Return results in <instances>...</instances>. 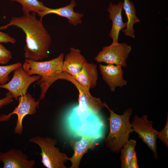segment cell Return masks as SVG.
<instances>
[{
	"instance_id": "obj_23",
	"label": "cell",
	"mask_w": 168,
	"mask_h": 168,
	"mask_svg": "<svg viewBox=\"0 0 168 168\" xmlns=\"http://www.w3.org/2000/svg\"><path fill=\"white\" fill-rule=\"evenodd\" d=\"M157 138H159L163 144L167 147H168V116L166 125L164 128L160 131L158 132L156 136Z\"/></svg>"
},
{
	"instance_id": "obj_2",
	"label": "cell",
	"mask_w": 168,
	"mask_h": 168,
	"mask_svg": "<svg viewBox=\"0 0 168 168\" xmlns=\"http://www.w3.org/2000/svg\"><path fill=\"white\" fill-rule=\"evenodd\" d=\"M99 112L82 109L77 105L69 109L64 118L65 129L74 138H86L96 141L103 137L104 122Z\"/></svg>"
},
{
	"instance_id": "obj_22",
	"label": "cell",
	"mask_w": 168,
	"mask_h": 168,
	"mask_svg": "<svg viewBox=\"0 0 168 168\" xmlns=\"http://www.w3.org/2000/svg\"><path fill=\"white\" fill-rule=\"evenodd\" d=\"M12 54L10 51L3 45L0 44V64L7 63L12 58Z\"/></svg>"
},
{
	"instance_id": "obj_12",
	"label": "cell",
	"mask_w": 168,
	"mask_h": 168,
	"mask_svg": "<svg viewBox=\"0 0 168 168\" xmlns=\"http://www.w3.org/2000/svg\"><path fill=\"white\" fill-rule=\"evenodd\" d=\"M71 77L85 90L90 92V89L95 87L97 84L98 74L97 66L86 61L80 72Z\"/></svg>"
},
{
	"instance_id": "obj_18",
	"label": "cell",
	"mask_w": 168,
	"mask_h": 168,
	"mask_svg": "<svg viewBox=\"0 0 168 168\" xmlns=\"http://www.w3.org/2000/svg\"><path fill=\"white\" fill-rule=\"evenodd\" d=\"M123 8L125 11L128 19L126 28L122 31L127 36L135 38L133 26L135 23L139 22L140 20L136 15V10L133 2L129 0H124Z\"/></svg>"
},
{
	"instance_id": "obj_19",
	"label": "cell",
	"mask_w": 168,
	"mask_h": 168,
	"mask_svg": "<svg viewBox=\"0 0 168 168\" xmlns=\"http://www.w3.org/2000/svg\"><path fill=\"white\" fill-rule=\"evenodd\" d=\"M136 141L131 139L128 141L120 149L121 155L120 159L121 168H127L129 163L135 152Z\"/></svg>"
},
{
	"instance_id": "obj_13",
	"label": "cell",
	"mask_w": 168,
	"mask_h": 168,
	"mask_svg": "<svg viewBox=\"0 0 168 168\" xmlns=\"http://www.w3.org/2000/svg\"><path fill=\"white\" fill-rule=\"evenodd\" d=\"M76 5L75 1L72 0L69 4L65 7L55 9L47 7L45 10L40 12L37 14L40 16V20H42L43 17L47 14H55L67 18L70 24L76 26L82 23L81 18L84 16L82 13L74 11L73 8Z\"/></svg>"
},
{
	"instance_id": "obj_4",
	"label": "cell",
	"mask_w": 168,
	"mask_h": 168,
	"mask_svg": "<svg viewBox=\"0 0 168 168\" xmlns=\"http://www.w3.org/2000/svg\"><path fill=\"white\" fill-rule=\"evenodd\" d=\"M105 105L110 112L108 119L110 130L105 142L113 152L118 153L128 141L130 133L134 131L129 122L133 109L128 108L123 114L119 115L111 110L105 103Z\"/></svg>"
},
{
	"instance_id": "obj_5",
	"label": "cell",
	"mask_w": 168,
	"mask_h": 168,
	"mask_svg": "<svg viewBox=\"0 0 168 168\" xmlns=\"http://www.w3.org/2000/svg\"><path fill=\"white\" fill-rule=\"evenodd\" d=\"M29 141L36 144L40 147L41 162L44 166L47 168H66L64 164L68 157L55 147L57 142L56 139L48 137L37 136L30 138Z\"/></svg>"
},
{
	"instance_id": "obj_3",
	"label": "cell",
	"mask_w": 168,
	"mask_h": 168,
	"mask_svg": "<svg viewBox=\"0 0 168 168\" xmlns=\"http://www.w3.org/2000/svg\"><path fill=\"white\" fill-rule=\"evenodd\" d=\"M64 56L61 53L54 58L44 62L25 59L22 67L26 74L30 76L37 74L41 77L38 82L41 90L39 101L44 98L47 90L54 82L63 79Z\"/></svg>"
},
{
	"instance_id": "obj_6",
	"label": "cell",
	"mask_w": 168,
	"mask_h": 168,
	"mask_svg": "<svg viewBox=\"0 0 168 168\" xmlns=\"http://www.w3.org/2000/svg\"><path fill=\"white\" fill-rule=\"evenodd\" d=\"M131 46L125 43L113 41L110 45L103 47L95 58L98 63L103 62L125 67Z\"/></svg>"
},
{
	"instance_id": "obj_9",
	"label": "cell",
	"mask_w": 168,
	"mask_h": 168,
	"mask_svg": "<svg viewBox=\"0 0 168 168\" xmlns=\"http://www.w3.org/2000/svg\"><path fill=\"white\" fill-rule=\"evenodd\" d=\"M147 118V115H145L141 118L135 115L131 126L134 131L138 134L139 138L153 152L154 156L157 160L156 136L158 131L152 128V121L148 120Z\"/></svg>"
},
{
	"instance_id": "obj_11",
	"label": "cell",
	"mask_w": 168,
	"mask_h": 168,
	"mask_svg": "<svg viewBox=\"0 0 168 168\" xmlns=\"http://www.w3.org/2000/svg\"><path fill=\"white\" fill-rule=\"evenodd\" d=\"M99 68L104 80L108 85L110 91L114 92L117 87H122L127 82L123 78L124 72L121 66L112 64H100Z\"/></svg>"
},
{
	"instance_id": "obj_24",
	"label": "cell",
	"mask_w": 168,
	"mask_h": 168,
	"mask_svg": "<svg viewBox=\"0 0 168 168\" xmlns=\"http://www.w3.org/2000/svg\"><path fill=\"white\" fill-rule=\"evenodd\" d=\"M16 42L15 39L9 34L0 31V43H10L12 44Z\"/></svg>"
},
{
	"instance_id": "obj_15",
	"label": "cell",
	"mask_w": 168,
	"mask_h": 168,
	"mask_svg": "<svg viewBox=\"0 0 168 168\" xmlns=\"http://www.w3.org/2000/svg\"><path fill=\"white\" fill-rule=\"evenodd\" d=\"M123 6V2H121L117 5L110 3L107 9V11L110 14L109 18L112 22V28L109 35L112 39L113 41L118 42L120 31L126 27L127 22L124 23L122 18Z\"/></svg>"
},
{
	"instance_id": "obj_14",
	"label": "cell",
	"mask_w": 168,
	"mask_h": 168,
	"mask_svg": "<svg viewBox=\"0 0 168 168\" xmlns=\"http://www.w3.org/2000/svg\"><path fill=\"white\" fill-rule=\"evenodd\" d=\"M71 147L74 150L71 158H68L72 163L70 168H78L80 161L88 149H93L96 144V141L91 139L81 138L78 141L72 139L69 142Z\"/></svg>"
},
{
	"instance_id": "obj_20",
	"label": "cell",
	"mask_w": 168,
	"mask_h": 168,
	"mask_svg": "<svg viewBox=\"0 0 168 168\" xmlns=\"http://www.w3.org/2000/svg\"><path fill=\"white\" fill-rule=\"evenodd\" d=\"M20 3L22 6V11L24 14H27L30 12L37 13L45 10L47 7L44 5L42 2L38 0H10Z\"/></svg>"
},
{
	"instance_id": "obj_16",
	"label": "cell",
	"mask_w": 168,
	"mask_h": 168,
	"mask_svg": "<svg viewBox=\"0 0 168 168\" xmlns=\"http://www.w3.org/2000/svg\"><path fill=\"white\" fill-rule=\"evenodd\" d=\"M87 61L81 54V50L74 48H70L63 62V71L72 76L78 73L83 65Z\"/></svg>"
},
{
	"instance_id": "obj_21",
	"label": "cell",
	"mask_w": 168,
	"mask_h": 168,
	"mask_svg": "<svg viewBox=\"0 0 168 168\" xmlns=\"http://www.w3.org/2000/svg\"><path fill=\"white\" fill-rule=\"evenodd\" d=\"M22 66L20 62L6 66H0V85L7 83L10 79L9 75L15 69Z\"/></svg>"
},
{
	"instance_id": "obj_8",
	"label": "cell",
	"mask_w": 168,
	"mask_h": 168,
	"mask_svg": "<svg viewBox=\"0 0 168 168\" xmlns=\"http://www.w3.org/2000/svg\"><path fill=\"white\" fill-rule=\"evenodd\" d=\"M41 78L38 75L32 76L28 75L21 66L13 71L11 80L4 85H0V88L8 90L13 98L17 100L19 97L26 94L28 88L32 83Z\"/></svg>"
},
{
	"instance_id": "obj_26",
	"label": "cell",
	"mask_w": 168,
	"mask_h": 168,
	"mask_svg": "<svg viewBox=\"0 0 168 168\" xmlns=\"http://www.w3.org/2000/svg\"><path fill=\"white\" fill-rule=\"evenodd\" d=\"M137 152L135 151L132 158H131L127 168H139L137 163Z\"/></svg>"
},
{
	"instance_id": "obj_10",
	"label": "cell",
	"mask_w": 168,
	"mask_h": 168,
	"mask_svg": "<svg viewBox=\"0 0 168 168\" xmlns=\"http://www.w3.org/2000/svg\"><path fill=\"white\" fill-rule=\"evenodd\" d=\"M28 156L20 149H12L5 152H0V162L3 168H33L35 161L28 160Z\"/></svg>"
},
{
	"instance_id": "obj_25",
	"label": "cell",
	"mask_w": 168,
	"mask_h": 168,
	"mask_svg": "<svg viewBox=\"0 0 168 168\" xmlns=\"http://www.w3.org/2000/svg\"><path fill=\"white\" fill-rule=\"evenodd\" d=\"M13 98L12 95L9 92H7L5 97L0 99V109L11 103L13 101Z\"/></svg>"
},
{
	"instance_id": "obj_1",
	"label": "cell",
	"mask_w": 168,
	"mask_h": 168,
	"mask_svg": "<svg viewBox=\"0 0 168 168\" xmlns=\"http://www.w3.org/2000/svg\"><path fill=\"white\" fill-rule=\"evenodd\" d=\"M36 12L24 14L20 17H12L9 23L0 27L4 30L11 26L22 29L26 35L24 56L26 59L34 61L42 60L49 58V50L51 38L44 28L42 20H38Z\"/></svg>"
},
{
	"instance_id": "obj_7",
	"label": "cell",
	"mask_w": 168,
	"mask_h": 168,
	"mask_svg": "<svg viewBox=\"0 0 168 168\" xmlns=\"http://www.w3.org/2000/svg\"><path fill=\"white\" fill-rule=\"evenodd\" d=\"M18 100V105L12 112L7 115L3 114L0 115V122L7 121L12 115L16 114L17 119L14 132L16 134L21 135L23 130L22 121L23 119L27 115H32L36 113V109L39 105L40 101H35L29 93L20 96Z\"/></svg>"
},
{
	"instance_id": "obj_17",
	"label": "cell",
	"mask_w": 168,
	"mask_h": 168,
	"mask_svg": "<svg viewBox=\"0 0 168 168\" xmlns=\"http://www.w3.org/2000/svg\"><path fill=\"white\" fill-rule=\"evenodd\" d=\"M68 81L72 83L76 86L79 92L78 106L83 109H91L100 112V110L105 107V103L102 102L100 98L92 96L82 88L72 77Z\"/></svg>"
}]
</instances>
